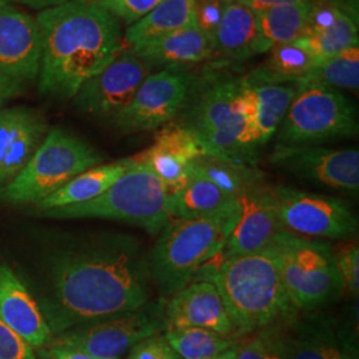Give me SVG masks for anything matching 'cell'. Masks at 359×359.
Here are the masks:
<instances>
[{"label": "cell", "instance_id": "36", "mask_svg": "<svg viewBox=\"0 0 359 359\" xmlns=\"http://www.w3.org/2000/svg\"><path fill=\"white\" fill-rule=\"evenodd\" d=\"M104 10L112 13L116 19L127 26L139 22L151 13L163 0H95Z\"/></svg>", "mask_w": 359, "mask_h": 359}, {"label": "cell", "instance_id": "22", "mask_svg": "<svg viewBox=\"0 0 359 359\" xmlns=\"http://www.w3.org/2000/svg\"><path fill=\"white\" fill-rule=\"evenodd\" d=\"M47 135V123L26 107L0 109V185L13 181Z\"/></svg>", "mask_w": 359, "mask_h": 359}, {"label": "cell", "instance_id": "7", "mask_svg": "<svg viewBox=\"0 0 359 359\" xmlns=\"http://www.w3.org/2000/svg\"><path fill=\"white\" fill-rule=\"evenodd\" d=\"M273 245L278 253L285 293L297 311H318L345 295L332 245L287 231Z\"/></svg>", "mask_w": 359, "mask_h": 359}, {"label": "cell", "instance_id": "4", "mask_svg": "<svg viewBox=\"0 0 359 359\" xmlns=\"http://www.w3.org/2000/svg\"><path fill=\"white\" fill-rule=\"evenodd\" d=\"M240 217V201L210 217L170 218L160 231L148 264L152 283L169 299L219 255Z\"/></svg>", "mask_w": 359, "mask_h": 359}, {"label": "cell", "instance_id": "20", "mask_svg": "<svg viewBox=\"0 0 359 359\" xmlns=\"http://www.w3.org/2000/svg\"><path fill=\"white\" fill-rule=\"evenodd\" d=\"M287 359H358V350L332 316L297 313L287 321Z\"/></svg>", "mask_w": 359, "mask_h": 359}, {"label": "cell", "instance_id": "24", "mask_svg": "<svg viewBox=\"0 0 359 359\" xmlns=\"http://www.w3.org/2000/svg\"><path fill=\"white\" fill-rule=\"evenodd\" d=\"M129 50L149 69L156 67L184 69V67L198 65L213 56L212 39L194 23Z\"/></svg>", "mask_w": 359, "mask_h": 359}, {"label": "cell", "instance_id": "38", "mask_svg": "<svg viewBox=\"0 0 359 359\" xmlns=\"http://www.w3.org/2000/svg\"><path fill=\"white\" fill-rule=\"evenodd\" d=\"M126 359H181L163 333L154 334L139 342L128 351Z\"/></svg>", "mask_w": 359, "mask_h": 359}, {"label": "cell", "instance_id": "43", "mask_svg": "<svg viewBox=\"0 0 359 359\" xmlns=\"http://www.w3.org/2000/svg\"><path fill=\"white\" fill-rule=\"evenodd\" d=\"M237 346V345H236ZM236 346L231 347V348H228L226 351H224V353H221L219 355H217L216 358L213 359H236Z\"/></svg>", "mask_w": 359, "mask_h": 359}, {"label": "cell", "instance_id": "12", "mask_svg": "<svg viewBox=\"0 0 359 359\" xmlns=\"http://www.w3.org/2000/svg\"><path fill=\"white\" fill-rule=\"evenodd\" d=\"M196 77L184 69H163L148 75L128 105L112 118L123 132H148L164 127L180 115Z\"/></svg>", "mask_w": 359, "mask_h": 359}, {"label": "cell", "instance_id": "26", "mask_svg": "<svg viewBox=\"0 0 359 359\" xmlns=\"http://www.w3.org/2000/svg\"><path fill=\"white\" fill-rule=\"evenodd\" d=\"M238 204V197L221 191L189 170L187 181L168 194L170 218H201L219 215Z\"/></svg>", "mask_w": 359, "mask_h": 359}, {"label": "cell", "instance_id": "39", "mask_svg": "<svg viewBox=\"0 0 359 359\" xmlns=\"http://www.w3.org/2000/svg\"><path fill=\"white\" fill-rule=\"evenodd\" d=\"M0 359H36L34 347L0 321Z\"/></svg>", "mask_w": 359, "mask_h": 359}, {"label": "cell", "instance_id": "40", "mask_svg": "<svg viewBox=\"0 0 359 359\" xmlns=\"http://www.w3.org/2000/svg\"><path fill=\"white\" fill-rule=\"evenodd\" d=\"M39 357L40 359H97L90 357L83 351H79L76 348L59 346V345H52V344L41 347Z\"/></svg>", "mask_w": 359, "mask_h": 359}, {"label": "cell", "instance_id": "11", "mask_svg": "<svg viewBox=\"0 0 359 359\" xmlns=\"http://www.w3.org/2000/svg\"><path fill=\"white\" fill-rule=\"evenodd\" d=\"M271 193L283 228L293 234L314 240L347 241L358 231V218L351 206L339 197L285 185L271 187Z\"/></svg>", "mask_w": 359, "mask_h": 359}, {"label": "cell", "instance_id": "34", "mask_svg": "<svg viewBox=\"0 0 359 359\" xmlns=\"http://www.w3.org/2000/svg\"><path fill=\"white\" fill-rule=\"evenodd\" d=\"M290 318L270 323L243 337L236 346V359H287V321Z\"/></svg>", "mask_w": 359, "mask_h": 359}, {"label": "cell", "instance_id": "30", "mask_svg": "<svg viewBox=\"0 0 359 359\" xmlns=\"http://www.w3.org/2000/svg\"><path fill=\"white\" fill-rule=\"evenodd\" d=\"M269 59L244 79L250 84H297L308 76L318 60L297 43L277 46Z\"/></svg>", "mask_w": 359, "mask_h": 359}, {"label": "cell", "instance_id": "46", "mask_svg": "<svg viewBox=\"0 0 359 359\" xmlns=\"http://www.w3.org/2000/svg\"><path fill=\"white\" fill-rule=\"evenodd\" d=\"M225 1H234V0H225Z\"/></svg>", "mask_w": 359, "mask_h": 359}, {"label": "cell", "instance_id": "1", "mask_svg": "<svg viewBox=\"0 0 359 359\" xmlns=\"http://www.w3.org/2000/svg\"><path fill=\"white\" fill-rule=\"evenodd\" d=\"M152 278L142 243L107 233L71 240L53 250L39 308L52 335L142 308L152 301Z\"/></svg>", "mask_w": 359, "mask_h": 359}, {"label": "cell", "instance_id": "41", "mask_svg": "<svg viewBox=\"0 0 359 359\" xmlns=\"http://www.w3.org/2000/svg\"><path fill=\"white\" fill-rule=\"evenodd\" d=\"M245 7L250 8L255 13L265 11L271 7L281 6V4H292V3H302V1H310V0H234Z\"/></svg>", "mask_w": 359, "mask_h": 359}, {"label": "cell", "instance_id": "18", "mask_svg": "<svg viewBox=\"0 0 359 359\" xmlns=\"http://www.w3.org/2000/svg\"><path fill=\"white\" fill-rule=\"evenodd\" d=\"M358 15L342 0H310L308 25L297 43L318 63L358 46Z\"/></svg>", "mask_w": 359, "mask_h": 359}, {"label": "cell", "instance_id": "28", "mask_svg": "<svg viewBox=\"0 0 359 359\" xmlns=\"http://www.w3.org/2000/svg\"><path fill=\"white\" fill-rule=\"evenodd\" d=\"M310 1L281 4L256 13L258 25V55L283 44L294 43L305 32Z\"/></svg>", "mask_w": 359, "mask_h": 359}, {"label": "cell", "instance_id": "19", "mask_svg": "<svg viewBox=\"0 0 359 359\" xmlns=\"http://www.w3.org/2000/svg\"><path fill=\"white\" fill-rule=\"evenodd\" d=\"M295 86L250 84L243 77L240 109L244 117L241 144L250 154L277 133L294 96Z\"/></svg>", "mask_w": 359, "mask_h": 359}, {"label": "cell", "instance_id": "35", "mask_svg": "<svg viewBox=\"0 0 359 359\" xmlns=\"http://www.w3.org/2000/svg\"><path fill=\"white\" fill-rule=\"evenodd\" d=\"M334 261L344 285L345 294L351 299H358L359 293V248L353 240L333 246Z\"/></svg>", "mask_w": 359, "mask_h": 359}, {"label": "cell", "instance_id": "14", "mask_svg": "<svg viewBox=\"0 0 359 359\" xmlns=\"http://www.w3.org/2000/svg\"><path fill=\"white\" fill-rule=\"evenodd\" d=\"M270 163L298 179L333 191L358 194V149H330L317 145H276Z\"/></svg>", "mask_w": 359, "mask_h": 359}, {"label": "cell", "instance_id": "37", "mask_svg": "<svg viewBox=\"0 0 359 359\" xmlns=\"http://www.w3.org/2000/svg\"><path fill=\"white\" fill-rule=\"evenodd\" d=\"M226 3L225 0H196L193 4V23L212 39Z\"/></svg>", "mask_w": 359, "mask_h": 359}, {"label": "cell", "instance_id": "9", "mask_svg": "<svg viewBox=\"0 0 359 359\" xmlns=\"http://www.w3.org/2000/svg\"><path fill=\"white\" fill-rule=\"evenodd\" d=\"M294 96L277 130V145H317L358 135V116L341 90L314 81L294 84Z\"/></svg>", "mask_w": 359, "mask_h": 359}, {"label": "cell", "instance_id": "42", "mask_svg": "<svg viewBox=\"0 0 359 359\" xmlns=\"http://www.w3.org/2000/svg\"><path fill=\"white\" fill-rule=\"evenodd\" d=\"M7 4H20V6H26L28 8H34V10H47L52 8L56 6H60L65 3L67 0H3Z\"/></svg>", "mask_w": 359, "mask_h": 359}, {"label": "cell", "instance_id": "25", "mask_svg": "<svg viewBox=\"0 0 359 359\" xmlns=\"http://www.w3.org/2000/svg\"><path fill=\"white\" fill-rule=\"evenodd\" d=\"M213 56L243 62L258 55L257 15L237 1H228L212 36Z\"/></svg>", "mask_w": 359, "mask_h": 359}, {"label": "cell", "instance_id": "15", "mask_svg": "<svg viewBox=\"0 0 359 359\" xmlns=\"http://www.w3.org/2000/svg\"><path fill=\"white\" fill-rule=\"evenodd\" d=\"M148 75L149 67L126 47L112 63L80 87L74 103L87 115L114 118L128 105Z\"/></svg>", "mask_w": 359, "mask_h": 359}, {"label": "cell", "instance_id": "2", "mask_svg": "<svg viewBox=\"0 0 359 359\" xmlns=\"http://www.w3.org/2000/svg\"><path fill=\"white\" fill-rule=\"evenodd\" d=\"M40 35L39 92L74 99L126 48L121 25L95 0H67L35 18Z\"/></svg>", "mask_w": 359, "mask_h": 359}, {"label": "cell", "instance_id": "21", "mask_svg": "<svg viewBox=\"0 0 359 359\" xmlns=\"http://www.w3.org/2000/svg\"><path fill=\"white\" fill-rule=\"evenodd\" d=\"M164 317L168 327H200L243 338L231 321L225 302L209 281H192L165 301Z\"/></svg>", "mask_w": 359, "mask_h": 359}, {"label": "cell", "instance_id": "29", "mask_svg": "<svg viewBox=\"0 0 359 359\" xmlns=\"http://www.w3.org/2000/svg\"><path fill=\"white\" fill-rule=\"evenodd\" d=\"M196 0H163L139 22L130 25L123 35L124 44L133 48L193 25Z\"/></svg>", "mask_w": 359, "mask_h": 359}, {"label": "cell", "instance_id": "31", "mask_svg": "<svg viewBox=\"0 0 359 359\" xmlns=\"http://www.w3.org/2000/svg\"><path fill=\"white\" fill-rule=\"evenodd\" d=\"M189 170L234 197H238L257 181L262 180V175L256 167L238 164L210 154L196 158Z\"/></svg>", "mask_w": 359, "mask_h": 359}, {"label": "cell", "instance_id": "6", "mask_svg": "<svg viewBox=\"0 0 359 359\" xmlns=\"http://www.w3.org/2000/svg\"><path fill=\"white\" fill-rule=\"evenodd\" d=\"M130 160V158H129ZM168 189L147 168L132 167L105 192L88 203L43 212L52 218H105L160 234L170 221Z\"/></svg>", "mask_w": 359, "mask_h": 359}, {"label": "cell", "instance_id": "17", "mask_svg": "<svg viewBox=\"0 0 359 359\" xmlns=\"http://www.w3.org/2000/svg\"><path fill=\"white\" fill-rule=\"evenodd\" d=\"M206 154L205 147L189 129L169 123L157 132L151 147L129 158L147 168L170 193L187 181L193 161Z\"/></svg>", "mask_w": 359, "mask_h": 359}, {"label": "cell", "instance_id": "10", "mask_svg": "<svg viewBox=\"0 0 359 359\" xmlns=\"http://www.w3.org/2000/svg\"><path fill=\"white\" fill-rule=\"evenodd\" d=\"M165 299L105 317L52 337V345L71 347L97 359H120L142 339L167 329Z\"/></svg>", "mask_w": 359, "mask_h": 359}, {"label": "cell", "instance_id": "3", "mask_svg": "<svg viewBox=\"0 0 359 359\" xmlns=\"http://www.w3.org/2000/svg\"><path fill=\"white\" fill-rule=\"evenodd\" d=\"M193 281L216 286L240 337L299 313L285 293L274 245L256 253L222 258L216 268L204 266Z\"/></svg>", "mask_w": 359, "mask_h": 359}, {"label": "cell", "instance_id": "45", "mask_svg": "<svg viewBox=\"0 0 359 359\" xmlns=\"http://www.w3.org/2000/svg\"><path fill=\"white\" fill-rule=\"evenodd\" d=\"M3 4H7V3H4L3 0H0V6H3Z\"/></svg>", "mask_w": 359, "mask_h": 359}, {"label": "cell", "instance_id": "32", "mask_svg": "<svg viewBox=\"0 0 359 359\" xmlns=\"http://www.w3.org/2000/svg\"><path fill=\"white\" fill-rule=\"evenodd\" d=\"M164 335L180 358L184 359L216 358L241 339L200 327H168Z\"/></svg>", "mask_w": 359, "mask_h": 359}, {"label": "cell", "instance_id": "23", "mask_svg": "<svg viewBox=\"0 0 359 359\" xmlns=\"http://www.w3.org/2000/svg\"><path fill=\"white\" fill-rule=\"evenodd\" d=\"M0 321L35 348L47 346L53 337L38 301L6 265H0Z\"/></svg>", "mask_w": 359, "mask_h": 359}, {"label": "cell", "instance_id": "5", "mask_svg": "<svg viewBox=\"0 0 359 359\" xmlns=\"http://www.w3.org/2000/svg\"><path fill=\"white\" fill-rule=\"evenodd\" d=\"M241 79H222L206 86L194 84L180 112L177 124L189 129L208 154L238 164L256 167L257 156L241 144L244 117L240 109Z\"/></svg>", "mask_w": 359, "mask_h": 359}, {"label": "cell", "instance_id": "13", "mask_svg": "<svg viewBox=\"0 0 359 359\" xmlns=\"http://www.w3.org/2000/svg\"><path fill=\"white\" fill-rule=\"evenodd\" d=\"M40 35L36 19L11 4L0 6V93L11 99L38 81Z\"/></svg>", "mask_w": 359, "mask_h": 359}, {"label": "cell", "instance_id": "44", "mask_svg": "<svg viewBox=\"0 0 359 359\" xmlns=\"http://www.w3.org/2000/svg\"><path fill=\"white\" fill-rule=\"evenodd\" d=\"M4 100H6V99H4V97H3V95H1V93H0V105H1V104H3V102H4Z\"/></svg>", "mask_w": 359, "mask_h": 359}, {"label": "cell", "instance_id": "16", "mask_svg": "<svg viewBox=\"0 0 359 359\" xmlns=\"http://www.w3.org/2000/svg\"><path fill=\"white\" fill-rule=\"evenodd\" d=\"M238 201L240 217L221 252L224 258L261 252L286 231L277 215L271 187L264 179L241 193Z\"/></svg>", "mask_w": 359, "mask_h": 359}, {"label": "cell", "instance_id": "27", "mask_svg": "<svg viewBox=\"0 0 359 359\" xmlns=\"http://www.w3.org/2000/svg\"><path fill=\"white\" fill-rule=\"evenodd\" d=\"M130 167L132 161L127 157L115 163L90 168L67 182L59 191L40 201L38 208L41 212H46L56 208L88 203L108 191Z\"/></svg>", "mask_w": 359, "mask_h": 359}, {"label": "cell", "instance_id": "33", "mask_svg": "<svg viewBox=\"0 0 359 359\" xmlns=\"http://www.w3.org/2000/svg\"><path fill=\"white\" fill-rule=\"evenodd\" d=\"M301 81H314L334 90L357 92L359 88L358 46L321 60Z\"/></svg>", "mask_w": 359, "mask_h": 359}, {"label": "cell", "instance_id": "8", "mask_svg": "<svg viewBox=\"0 0 359 359\" xmlns=\"http://www.w3.org/2000/svg\"><path fill=\"white\" fill-rule=\"evenodd\" d=\"M102 160L90 144L65 129H51L26 167L0 189V200L10 204H39Z\"/></svg>", "mask_w": 359, "mask_h": 359}]
</instances>
